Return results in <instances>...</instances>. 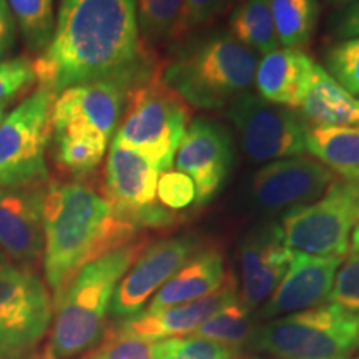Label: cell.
<instances>
[{
    "label": "cell",
    "instance_id": "cell-5",
    "mask_svg": "<svg viewBox=\"0 0 359 359\" xmlns=\"http://www.w3.org/2000/svg\"><path fill=\"white\" fill-rule=\"evenodd\" d=\"M250 344L273 359H349L359 351V313L320 304L266 323Z\"/></svg>",
    "mask_w": 359,
    "mask_h": 359
},
{
    "label": "cell",
    "instance_id": "cell-32",
    "mask_svg": "<svg viewBox=\"0 0 359 359\" xmlns=\"http://www.w3.org/2000/svg\"><path fill=\"white\" fill-rule=\"evenodd\" d=\"M37 82L34 62L24 55L0 62V107L8 105Z\"/></svg>",
    "mask_w": 359,
    "mask_h": 359
},
{
    "label": "cell",
    "instance_id": "cell-37",
    "mask_svg": "<svg viewBox=\"0 0 359 359\" xmlns=\"http://www.w3.org/2000/svg\"><path fill=\"white\" fill-rule=\"evenodd\" d=\"M17 25L6 0H0V62L7 60L17 40Z\"/></svg>",
    "mask_w": 359,
    "mask_h": 359
},
{
    "label": "cell",
    "instance_id": "cell-31",
    "mask_svg": "<svg viewBox=\"0 0 359 359\" xmlns=\"http://www.w3.org/2000/svg\"><path fill=\"white\" fill-rule=\"evenodd\" d=\"M326 70L351 95H359V37L334 43L326 53Z\"/></svg>",
    "mask_w": 359,
    "mask_h": 359
},
{
    "label": "cell",
    "instance_id": "cell-22",
    "mask_svg": "<svg viewBox=\"0 0 359 359\" xmlns=\"http://www.w3.org/2000/svg\"><path fill=\"white\" fill-rule=\"evenodd\" d=\"M309 127H344L359 125V98L327 74L321 65H314L308 92L299 107Z\"/></svg>",
    "mask_w": 359,
    "mask_h": 359
},
{
    "label": "cell",
    "instance_id": "cell-13",
    "mask_svg": "<svg viewBox=\"0 0 359 359\" xmlns=\"http://www.w3.org/2000/svg\"><path fill=\"white\" fill-rule=\"evenodd\" d=\"M336 178L333 170L309 156L275 160L251 175L248 198L259 212H290L321 198Z\"/></svg>",
    "mask_w": 359,
    "mask_h": 359
},
{
    "label": "cell",
    "instance_id": "cell-7",
    "mask_svg": "<svg viewBox=\"0 0 359 359\" xmlns=\"http://www.w3.org/2000/svg\"><path fill=\"white\" fill-rule=\"evenodd\" d=\"M359 222V177H339L313 203L285 213L281 230L290 250L344 258Z\"/></svg>",
    "mask_w": 359,
    "mask_h": 359
},
{
    "label": "cell",
    "instance_id": "cell-8",
    "mask_svg": "<svg viewBox=\"0 0 359 359\" xmlns=\"http://www.w3.org/2000/svg\"><path fill=\"white\" fill-rule=\"evenodd\" d=\"M53 100L52 92L37 88L0 122V188L48 183Z\"/></svg>",
    "mask_w": 359,
    "mask_h": 359
},
{
    "label": "cell",
    "instance_id": "cell-15",
    "mask_svg": "<svg viewBox=\"0 0 359 359\" xmlns=\"http://www.w3.org/2000/svg\"><path fill=\"white\" fill-rule=\"evenodd\" d=\"M233 143L222 125L208 118H195L188 125L177 148L173 163L195 185V203L201 206L222 191L233 168Z\"/></svg>",
    "mask_w": 359,
    "mask_h": 359
},
{
    "label": "cell",
    "instance_id": "cell-33",
    "mask_svg": "<svg viewBox=\"0 0 359 359\" xmlns=\"http://www.w3.org/2000/svg\"><path fill=\"white\" fill-rule=\"evenodd\" d=\"M156 198H158V203L170 212H182L195 203V185L188 175L178 170H167L158 177Z\"/></svg>",
    "mask_w": 359,
    "mask_h": 359
},
{
    "label": "cell",
    "instance_id": "cell-6",
    "mask_svg": "<svg viewBox=\"0 0 359 359\" xmlns=\"http://www.w3.org/2000/svg\"><path fill=\"white\" fill-rule=\"evenodd\" d=\"M190 105L154 70L133 88L114 142L145 156L160 173L172 170L190 125Z\"/></svg>",
    "mask_w": 359,
    "mask_h": 359
},
{
    "label": "cell",
    "instance_id": "cell-38",
    "mask_svg": "<svg viewBox=\"0 0 359 359\" xmlns=\"http://www.w3.org/2000/svg\"><path fill=\"white\" fill-rule=\"evenodd\" d=\"M334 34L343 40L359 37V0L339 17Z\"/></svg>",
    "mask_w": 359,
    "mask_h": 359
},
{
    "label": "cell",
    "instance_id": "cell-4",
    "mask_svg": "<svg viewBox=\"0 0 359 359\" xmlns=\"http://www.w3.org/2000/svg\"><path fill=\"white\" fill-rule=\"evenodd\" d=\"M257 67V53L218 32L160 69V79L190 107L217 110L248 92Z\"/></svg>",
    "mask_w": 359,
    "mask_h": 359
},
{
    "label": "cell",
    "instance_id": "cell-9",
    "mask_svg": "<svg viewBox=\"0 0 359 359\" xmlns=\"http://www.w3.org/2000/svg\"><path fill=\"white\" fill-rule=\"evenodd\" d=\"M154 70L148 60L133 70L60 92L52 105V133L85 132L110 143L122 122L133 88Z\"/></svg>",
    "mask_w": 359,
    "mask_h": 359
},
{
    "label": "cell",
    "instance_id": "cell-43",
    "mask_svg": "<svg viewBox=\"0 0 359 359\" xmlns=\"http://www.w3.org/2000/svg\"><path fill=\"white\" fill-rule=\"evenodd\" d=\"M333 2H349V0H333Z\"/></svg>",
    "mask_w": 359,
    "mask_h": 359
},
{
    "label": "cell",
    "instance_id": "cell-41",
    "mask_svg": "<svg viewBox=\"0 0 359 359\" xmlns=\"http://www.w3.org/2000/svg\"><path fill=\"white\" fill-rule=\"evenodd\" d=\"M6 110H7V107H6V105L0 107V122H2L4 116H6Z\"/></svg>",
    "mask_w": 359,
    "mask_h": 359
},
{
    "label": "cell",
    "instance_id": "cell-23",
    "mask_svg": "<svg viewBox=\"0 0 359 359\" xmlns=\"http://www.w3.org/2000/svg\"><path fill=\"white\" fill-rule=\"evenodd\" d=\"M306 151L339 177H359V125L308 127Z\"/></svg>",
    "mask_w": 359,
    "mask_h": 359
},
{
    "label": "cell",
    "instance_id": "cell-25",
    "mask_svg": "<svg viewBox=\"0 0 359 359\" xmlns=\"http://www.w3.org/2000/svg\"><path fill=\"white\" fill-rule=\"evenodd\" d=\"M278 43L283 48L302 50L318 25V0H269Z\"/></svg>",
    "mask_w": 359,
    "mask_h": 359
},
{
    "label": "cell",
    "instance_id": "cell-36",
    "mask_svg": "<svg viewBox=\"0 0 359 359\" xmlns=\"http://www.w3.org/2000/svg\"><path fill=\"white\" fill-rule=\"evenodd\" d=\"M224 4L226 0H185L182 22H180V39L210 24L223 11Z\"/></svg>",
    "mask_w": 359,
    "mask_h": 359
},
{
    "label": "cell",
    "instance_id": "cell-39",
    "mask_svg": "<svg viewBox=\"0 0 359 359\" xmlns=\"http://www.w3.org/2000/svg\"><path fill=\"white\" fill-rule=\"evenodd\" d=\"M351 245H353V251L359 253V222L351 233Z\"/></svg>",
    "mask_w": 359,
    "mask_h": 359
},
{
    "label": "cell",
    "instance_id": "cell-11",
    "mask_svg": "<svg viewBox=\"0 0 359 359\" xmlns=\"http://www.w3.org/2000/svg\"><path fill=\"white\" fill-rule=\"evenodd\" d=\"M228 118L236 130L241 150L253 163L291 158L306 151L309 125L296 110L246 92L230 103Z\"/></svg>",
    "mask_w": 359,
    "mask_h": 359
},
{
    "label": "cell",
    "instance_id": "cell-29",
    "mask_svg": "<svg viewBox=\"0 0 359 359\" xmlns=\"http://www.w3.org/2000/svg\"><path fill=\"white\" fill-rule=\"evenodd\" d=\"M193 334L217 341L224 346L238 348L245 341H250L253 334L250 311L240 299H235L217 309Z\"/></svg>",
    "mask_w": 359,
    "mask_h": 359
},
{
    "label": "cell",
    "instance_id": "cell-18",
    "mask_svg": "<svg viewBox=\"0 0 359 359\" xmlns=\"http://www.w3.org/2000/svg\"><path fill=\"white\" fill-rule=\"evenodd\" d=\"M235 299H238L236 281L231 273H228L223 285L206 298L160 309L155 313L140 311L132 318L120 321L109 336L148 341L182 338V336L195 333L198 326L203 325L217 309Z\"/></svg>",
    "mask_w": 359,
    "mask_h": 359
},
{
    "label": "cell",
    "instance_id": "cell-45",
    "mask_svg": "<svg viewBox=\"0 0 359 359\" xmlns=\"http://www.w3.org/2000/svg\"><path fill=\"white\" fill-rule=\"evenodd\" d=\"M354 359H359V358H354Z\"/></svg>",
    "mask_w": 359,
    "mask_h": 359
},
{
    "label": "cell",
    "instance_id": "cell-44",
    "mask_svg": "<svg viewBox=\"0 0 359 359\" xmlns=\"http://www.w3.org/2000/svg\"><path fill=\"white\" fill-rule=\"evenodd\" d=\"M0 359H6V358H2V356H0Z\"/></svg>",
    "mask_w": 359,
    "mask_h": 359
},
{
    "label": "cell",
    "instance_id": "cell-40",
    "mask_svg": "<svg viewBox=\"0 0 359 359\" xmlns=\"http://www.w3.org/2000/svg\"><path fill=\"white\" fill-rule=\"evenodd\" d=\"M8 264H11V263H8V259H7L6 257H4V253H2V251H0V269L7 268Z\"/></svg>",
    "mask_w": 359,
    "mask_h": 359
},
{
    "label": "cell",
    "instance_id": "cell-1",
    "mask_svg": "<svg viewBox=\"0 0 359 359\" xmlns=\"http://www.w3.org/2000/svg\"><path fill=\"white\" fill-rule=\"evenodd\" d=\"M145 62L137 0H62L52 40L34 70L39 88L58 95Z\"/></svg>",
    "mask_w": 359,
    "mask_h": 359
},
{
    "label": "cell",
    "instance_id": "cell-30",
    "mask_svg": "<svg viewBox=\"0 0 359 359\" xmlns=\"http://www.w3.org/2000/svg\"><path fill=\"white\" fill-rule=\"evenodd\" d=\"M240 349L217 341L190 334L183 338L161 339L158 359H236Z\"/></svg>",
    "mask_w": 359,
    "mask_h": 359
},
{
    "label": "cell",
    "instance_id": "cell-2",
    "mask_svg": "<svg viewBox=\"0 0 359 359\" xmlns=\"http://www.w3.org/2000/svg\"><path fill=\"white\" fill-rule=\"evenodd\" d=\"M137 233L93 188L48 182L43 196L42 266L52 302L60 298L85 264L130 243Z\"/></svg>",
    "mask_w": 359,
    "mask_h": 359
},
{
    "label": "cell",
    "instance_id": "cell-10",
    "mask_svg": "<svg viewBox=\"0 0 359 359\" xmlns=\"http://www.w3.org/2000/svg\"><path fill=\"white\" fill-rule=\"evenodd\" d=\"M52 320V294L34 269L12 264L0 269V356L29 358Z\"/></svg>",
    "mask_w": 359,
    "mask_h": 359
},
{
    "label": "cell",
    "instance_id": "cell-34",
    "mask_svg": "<svg viewBox=\"0 0 359 359\" xmlns=\"http://www.w3.org/2000/svg\"><path fill=\"white\" fill-rule=\"evenodd\" d=\"M161 341L109 336L100 348L92 349L83 359H158Z\"/></svg>",
    "mask_w": 359,
    "mask_h": 359
},
{
    "label": "cell",
    "instance_id": "cell-19",
    "mask_svg": "<svg viewBox=\"0 0 359 359\" xmlns=\"http://www.w3.org/2000/svg\"><path fill=\"white\" fill-rule=\"evenodd\" d=\"M341 263V257H314L293 251L288 271L262 309L263 320L327 303Z\"/></svg>",
    "mask_w": 359,
    "mask_h": 359
},
{
    "label": "cell",
    "instance_id": "cell-24",
    "mask_svg": "<svg viewBox=\"0 0 359 359\" xmlns=\"http://www.w3.org/2000/svg\"><path fill=\"white\" fill-rule=\"evenodd\" d=\"M230 30L238 42L259 55L280 48L269 0H243L231 13Z\"/></svg>",
    "mask_w": 359,
    "mask_h": 359
},
{
    "label": "cell",
    "instance_id": "cell-16",
    "mask_svg": "<svg viewBox=\"0 0 359 359\" xmlns=\"http://www.w3.org/2000/svg\"><path fill=\"white\" fill-rule=\"evenodd\" d=\"M45 185L0 188V251L15 266L34 269L43 257Z\"/></svg>",
    "mask_w": 359,
    "mask_h": 359
},
{
    "label": "cell",
    "instance_id": "cell-27",
    "mask_svg": "<svg viewBox=\"0 0 359 359\" xmlns=\"http://www.w3.org/2000/svg\"><path fill=\"white\" fill-rule=\"evenodd\" d=\"M6 4L27 48L40 55L50 43L55 27L53 0H6Z\"/></svg>",
    "mask_w": 359,
    "mask_h": 359
},
{
    "label": "cell",
    "instance_id": "cell-3",
    "mask_svg": "<svg viewBox=\"0 0 359 359\" xmlns=\"http://www.w3.org/2000/svg\"><path fill=\"white\" fill-rule=\"evenodd\" d=\"M145 246L147 240L135 238L80 269L53 303L50 338L40 359H75L97 346L116 286Z\"/></svg>",
    "mask_w": 359,
    "mask_h": 359
},
{
    "label": "cell",
    "instance_id": "cell-42",
    "mask_svg": "<svg viewBox=\"0 0 359 359\" xmlns=\"http://www.w3.org/2000/svg\"><path fill=\"white\" fill-rule=\"evenodd\" d=\"M236 359H273V358H236Z\"/></svg>",
    "mask_w": 359,
    "mask_h": 359
},
{
    "label": "cell",
    "instance_id": "cell-28",
    "mask_svg": "<svg viewBox=\"0 0 359 359\" xmlns=\"http://www.w3.org/2000/svg\"><path fill=\"white\" fill-rule=\"evenodd\" d=\"M185 0H137L138 29L147 42L160 43L180 39Z\"/></svg>",
    "mask_w": 359,
    "mask_h": 359
},
{
    "label": "cell",
    "instance_id": "cell-26",
    "mask_svg": "<svg viewBox=\"0 0 359 359\" xmlns=\"http://www.w3.org/2000/svg\"><path fill=\"white\" fill-rule=\"evenodd\" d=\"M52 138L58 165L74 177L95 172L109 147L105 140L85 132H57Z\"/></svg>",
    "mask_w": 359,
    "mask_h": 359
},
{
    "label": "cell",
    "instance_id": "cell-12",
    "mask_svg": "<svg viewBox=\"0 0 359 359\" xmlns=\"http://www.w3.org/2000/svg\"><path fill=\"white\" fill-rule=\"evenodd\" d=\"M160 172L138 151L111 142L105 168V198L116 217L142 228H165L177 215L158 203L156 185Z\"/></svg>",
    "mask_w": 359,
    "mask_h": 359
},
{
    "label": "cell",
    "instance_id": "cell-14",
    "mask_svg": "<svg viewBox=\"0 0 359 359\" xmlns=\"http://www.w3.org/2000/svg\"><path fill=\"white\" fill-rule=\"evenodd\" d=\"M198 251L191 236H173L145 246L116 286L110 316L127 320L143 311L147 302Z\"/></svg>",
    "mask_w": 359,
    "mask_h": 359
},
{
    "label": "cell",
    "instance_id": "cell-17",
    "mask_svg": "<svg viewBox=\"0 0 359 359\" xmlns=\"http://www.w3.org/2000/svg\"><path fill=\"white\" fill-rule=\"evenodd\" d=\"M293 250L288 248L281 224L266 223L251 230L240 246L241 303L258 308L271 296L288 271Z\"/></svg>",
    "mask_w": 359,
    "mask_h": 359
},
{
    "label": "cell",
    "instance_id": "cell-20",
    "mask_svg": "<svg viewBox=\"0 0 359 359\" xmlns=\"http://www.w3.org/2000/svg\"><path fill=\"white\" fill-rule=\"evenodd\" d=\"M316 62L298 48H276L258 62V95L285 109L298 110L306 95Z\"/></svg>",
    "mask_w": 359,
    "mask_h": 359
},
{
    "label": "cell",
    "instance_id": "cell-35",
    "mask_svg": "<svg viewBox=\"0 0 359 359\" xmlns=\"http://www.w3.org/2000/svg\"><path fill=\"white\" fill-rule=\"evenodd\" d=\"M327 303L359 313V253L356 251L351 250L348 257L343 258Z\"/></svg>",
    "mask_w": 359,
    "mask_h": 359
},
{
    "label": "cell",
    "instance_id": "cell-21",
    "mask_svg": "<svg viewBox=\"0 0 359 359\" xmlns=\"http://www.w3.org/2000/svg\"><path fill=\"white\" fill-rule=\"evenodd\" d=\"M228 271L224 257L218 248L196 251L150 299L143 311L155 313L160 309L198 302L215 293L223 285Z\"/></svg>",
    "mask_w": 359,
    "mask_h": 359
}]
</instances>
